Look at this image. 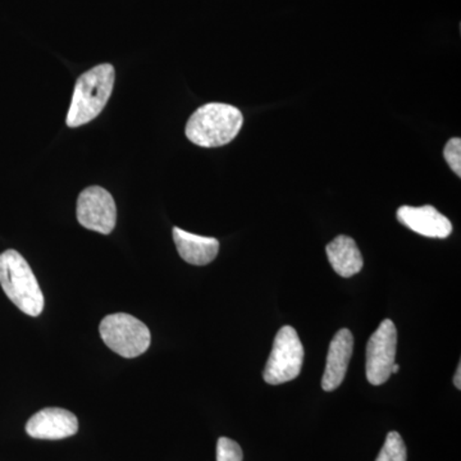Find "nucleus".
<instances>
[{"mask_svg": "<svg viewBox=\"0 0 461 461\" xmlns=\"http://www.w3.org/2000/svg\"><path fill=\"white\" fill-rule=\"evenodd\" d=\"M242 123L244 117L240 109L223 103H209L194 112L185 133L198 147H223L239 135Z\"/></svg>", "mask_w": 461, "mask_h": 461, "instance_id": "f257e3e1", "label": "nucleus"}, {"mask_svg": "<svg viewBox=\"0 0 461 461\" xmlns=\"http://www.w3.org/2000/svg\"><path fill=\"white\" fill-rule=\"evenodd\" d=\"M114 80L115 71L109 63L94 67L81 75L75 85L67 126L75 129L95 120L111 98Z\"/></svg>", "mask_w": 461, "mask_h": 461, "instance_id": "f03ea898", "label": "nucleus"}, {"mask_svg": "<svg viewBox=\"0 0 461 461\" xmlns=\"http://www.w3.org/2000/svg\"><path fill=\"white\" fill-rule=\"evenodd\" d=\"M0 285L8 299L30 317H38L45 300L41 285L25 258L16 250L0 254Z\"/></svg>", "mask_w": 461, "mask_h": 461, "instance_id": "7ed1b4c3", "label": "nucleus"}, {"mask_svg": "<svg viewBox=\"0 0 461 461\" xmlns=\"http://www.w3.org/2000/svg\"><path fill=\"white\" fill-rule=\"evenodd\" d=\"M99 332L112 351L127 359L140 357L151 342L147 324L126 313L107 315L100 323Z\"/></svg>", "mask_w": 461, "mask_h": 461, "instance_id": "20e7f679", "label": "nucleus"}, {"mask_svg": "<svg viewBox=\"0 0 461 461\" xmlns=\"http://www.w3.org/2000/svg\"><path fill=\"white\" fill-rule=\"evenodd\" d=\"M303 363L304 348L295 329L282 327L273 342L272 353L263 373L264 381L272 386L293 381L299 377Z\"/></svg>", "mask_w": 461, "mask_h": 461, "instance_id": "39448f33", "label": "nucleus"}, {"mask_svg": "<svg viewBox=\"0 0 461 461\" xmlns=\"http://www.w3.org/2000/svg\"><path fill=\"white\" fill-rule=\"evenodd\" d=\"M397 330L393 321L384 320L366 345V379L373 386H381L390 379L395 366Z\"/></svg>", "mask_w": 461, "mask_h": 461, "instance_id": "423d86ee", "label": "nucleus"}, {"mask_svg": "<svg viewBox=\"0 0 461 461\" xmlns=\"http://www.w3.org/2000/svg\"><path fill=\"white\" fill-rule=\"evenodd\" d=\"M77 221L84 229L109 235L117 222V206L109 191L100 186H90L77 200Z\"/></svg>", "mask_w": 461, "mask_h": 461, "instance_id": "0eeeda50", "label": "nucleus"}, {"mask_svg": "<svg viewBox=\"0 0 461 461\" xmlns=\"http://www.w3.org/2000/svg\"><path fill=\"white\" fill-rule=\"evenodd\" d=\"M78 420L74 412L60 408H45L30 418L27 435L36 439H63L76 435Z\"/></svg>", "mask_w": 461, "mask_h": 461, "instance_id": "6e6552de", "label": "nucleus"}, {"mask_svg": "<svg viewBox=\"0 0 461 461\" xmlns=\"http://www.w3.org/2000/svg\"><path fill=\"white\" fill-rule=\"evenodd\" d=\"M397 220L421 236L432 239H446L453 232V224L432 205H403L397 211Z\"/></svg>", "mask_w": 461, "mask_h": 461, "instance_id": "1a4fd4ad", "label": "nucleus"}, {"mask_svg": "<svg viewBox=\"0 0 461 461\" xmlns=\"http://www.w3.org/2000/svg\"><path fill=\"white\" fill-rule=\"evenodd\" d=\"M354 351L353 333L348 329L339 330L330 344L327 355L326 371L321 378V387L332 393L341 386Z\"/></svg>", "mask_w": 461, "mask_h": 461, "instance_id": "9d476101", "label": "nucleus"}, {"mask_svg": "<svg viewBox=\"0 0 461 461\" xmlns=\"http://www.w3.org/2000/svg\"><path fill=\"white\" fill-rule=\"evenodd\" d=\"M173 241L182 259L193 266L202 267L213 262L220 251L217 239L194 235L178 227L173 229Z\"/></svg>", "mask_w": 461, "mask_h": 461, "instance_id": "9b49d317", "label": "nucleus"}, {"mask_svg": "<svg viewBox=\"0 0 461 461\" xmlns=\"http://www.w3.org/2000/svg\"><path fill=\"white\" fill-rule=\"evenodd\" d=\"M326 253L333 271L341 277H353L363 269L362 253L354 239L348 236H338L327 245Z\"/></svg>", "mask_w": 461, "mask_h": 461, "instance_id": "f8f14e48", "label": "nucleus"}, {"mask_svg": "<svg viewBox=\"0 0 461 461\" xmlns=\"http://www.w3.org/2000/svg\"><path fill=\"white\" fill-rule=\"evenodd\" d=\"M408 451L402 437L397 432H390L386 437L384 447L379 451L375 461H406Z\"/></svg>", "mask_w": 461, "mask_h": 461, "instance_id": "ddd939ff", "label": "nucleus"}, {"mask_svg": "<svg viewBox=\"0 0 461 461\" xmlns=\"http://www.w3.org/2000/svg\"><path fill=\"white\" fill-rule=\"evenodd\" d=\"M244 453L241 446L233 439L221 437L217 442V461H242Z\"/></svg>", "mask_w": 461, "mask_h": 461, "instance_id": "4468645a", "label": "nucleus"}, {"mask_svg": "<svg viewBox=\"0 0 461 461\" xmlns=\"http://www.w3.org/2000/svg\"><path fill=\"white\" fill-rule=\"evenodd\" d=\"M444 157L447 165L461 177V140L459 138L451 139L444 149Z\"/></svg>", "mask_w": 461, "mask_h": 461, "instance_id": "2eb2a0df", "label": "nucleus"}, {"mask_svg": "<svg viewBox=\"0 0 461 461\" xmlns=\"http://www.w3.org/2000/svg\"><path fill=\"white\" fill-rule=\"evenodd\" d=\"M460 375H461V366L459 364V366H457L456 375H455V377H454V384H455V386L459 388V390L461 388V377H460Z\"/></svg>", "mask_w": 461, "mask_h": 461, "instance_id": "dca6fc26", "label": "nucleus"}, {"mask_svg": "<svg viewBox=\"0 0 461 461\" xmlns=\"http://www.w3.org/2000/svg\"><path fill=\"white\" fill-rule=\"evenodd\" d=\"M399 372H400V366H399V364L395 363V366H393V371H391V373H393V375H396V373H399Z\"/></svg>", "mask_w": 461, "mask_h": 461, "instance_id": "f3484780", "label": "nucleus"}]
</instances>
